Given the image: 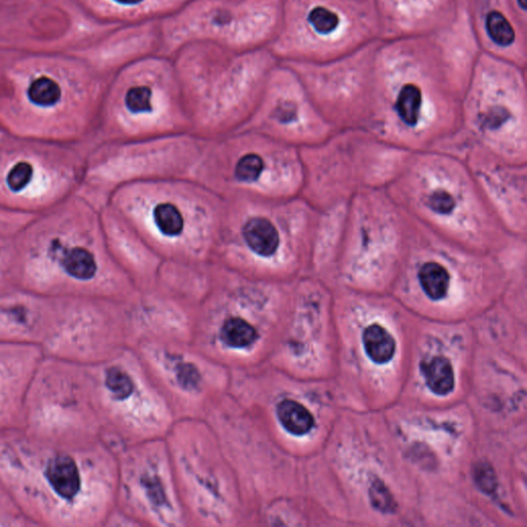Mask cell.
Listing matches in <instances>:
<instances>
[{
    "instance_id": "obj_3",
    "label": "cell",
    "mask_w": 527,
    "mask_h": 527,
    "mask_svg": "<svg viewBox=\"0 0 527 527\" xmlns=\"http://www.w3.org/2000/svg\"><path fill=\"white\" fill-rule=\"evenodd\" d=\"M242 232L250 250L259 256L268 258L277 250L279 236L275 227L267 218H252L246 222Z\"/></svg>"
},
{
    "instance_id": "obj_1",
    "label": "cell",
    "mask_w": 527,
    "mask_h": 527,
    "mask_svg": "<svg viewBox=\"0 0 527 527\" xmlns=\"http://www.w3.org/2000/svg\"><path fill=\"white\" fill-rule=\"evenodd\" d=\"M284 0H188L161 20L160 55L209 42L235 51L269 46L282 22Z\"/></svg>"
},
{
    "instance_id": "obj_20",
    "label": "cell",
    "mask_w": 527,
    "mask_h": 527,
    "mask_svg": "<svg viewBox=\"0 0 527 527\" xmlns=\"http://www.w3.org/2000/svg\"><path fill=\"white\" fill-rule=\"evenodd\" d=\"M494 475L492 469H487V466L483 468H479L476 471V481L478 485L485 492H492L496 488V482H494Z\"/></svg>"
},
{
    "instance_id": "obj_19",
    "label": "cell",
    "mask_w": 527,
    "mask_h": 527,
    "mask_svg": "<svg viewBox=\"0 0 527 527\" xmlns=\"http://www.w3.org/2000/svg\"><path fill=\"white\" fill-rule=\"evenodd\" d=\"M428 206L437 213L448 214L455 206L453 197L445 190H437L428 197Z\"/></svg>"
},
{
    "instance_id": "obj_6",
    "label": "cell",
    "mask_w": 527,
    "mask_h": 527,
    "mask_svg": "<svg viewBox=\"0 0 527 527\" xmlns=\"http://www.w3.org/2000/svg\"><path fill=\"white\" fill-rule=\"evenodd\" d=\"M426 384L432 393L446 396L454 387V373L446 357H435L422 365Z\"/></svg>"
},
{
    "instance_id": "obj_17",
    "label": "cell",
    "mask_w": 527,
    "mask_h": 527,
    "mask_svg": "<svg viewBox=\"0 0 527 527\" xmlns=\"http://www.w3.org/2000/svg\"><path fill=\"white\" fill-rule=\"evenodd\" d=\"M33 177V168L26 162H20L15 165L8 175V185L13 192H20L25 186L29 185Z\"/></svg>"
},
{
    "instance_id": "obj_8",
    "label": "cell",
    "mask_w": 527,
    "mask_h": 527,
    "mask_svg": "<svg viewBox=\"0 0 527 527\" xmlns=\"http://www.w3.org/2000/svg\"><path fill=\"white\" fill-rule=\"evenodd\" d=\"M220 339L225 344L233 348H243L254 342L257 339V332L248 321L239 317H233L222 325Z\"/></svg>"
},
{
    "instance_id": "obj_2",
    "label": "cell",
    "mask_w": 527,
    "mask_h": 527,
    "mask_svg": "<svg viewBox=\"0 0 527 527\" xmlns=\"http://www.w3.org/2000/svg\"><path fill=\"white\" fill-rule=\"evenodd\" d=\"M47 477L56 492L62 498L72 500L81 487L76 464L67 455L54 457L47 469Z\"/></svg>"
},
{
    "instance_id": "obj_11",
    "label": "cell",
    "mask_w": 527,
    "mask_h": 527,
    "mask_svg": "<svg viewBox=\"0 0 527 527\" xmlns=\"http://www.w3.org/2000/svg\"><path fill=\"white\" fill-rule=\"evenodd\" d=\"M154 220L162 234L175 237L184 229V218L179 209L170 203H162L154 209Z\"/></svg>"
},
{
    "instance_id": "obj_14",
    "label": "cell",
    "mask_w": 527,
    "mask_h": 527,
    "mask_svg": "<svg viewBox=\"0 0 527 527\" xmlns=\"http://www.w3.org/2000/svg\"><path fill=\"white\" fill-rule=\"evenodd\" d=\"M486 28L490 38L500 46H509L515 38L513 27L500 12H492L488 15Z\"/></svg>"
},
{
    "instance_id": "obj_9",
    "label": "cell",
    "mask_w": 527,
    "mask_h": 527,
    "mask_svg": "<svg viewBox=\"0 0 527 527\" xmlns=\"http://www.w3.org/2000/svg\"><path fill=\"white\" fill-rule=\"evenodd\" d=\"M422 96L417 86L407 83L400 90L396 100V108L400 119L409 126L419 123L421 115Z\"/></svg>"
},
{
    "instance_id": "obj_15",
    "label": "cell",
    "mask_w": 527,
    "mask_h": 527,
    "mask_svg": "<svg viewBox=\"0 0 527 527\" xmlns=\"http://www.w3.org/2000/svg\"><path fill=\"white\" fill-rule=\"evenodd\" d=\"M106 385L117 400L128 398L133 391L131 379L125 372L117 368H111L107 372Z\"/></svg>"
},
{
    "instance_id": "obj_13",
    "label": "cell",
    "mask_w": 527,
    "mask_h": 527,
    "mask_svg": "<svg viewBox=\"0 0 527 527\" xmlns=\"http://www.w3.org/2000/svg\"><path fill=\"white\" fill-rule=\"evenodd\" d=\"M304 18L305 24L319 35H329L339 25V17L325 6H312Z\"/></svg>"
},
{
    "instance_id": "obj_12",
    "label": "cell",
    "mask_w": 527,
    "mask_h": 527,
    "mask_svg": "<svg viewBox=\"0 0 527 527\" xmlns=\"http://www.w3.org/2000/svg\"><path fill=\"white\" fill-rule=\"evenodd\" d=\"M28 97L32 104L38 106H52L59 102L61 89L52 79L42 76L35 79L28 88Z\"/></svg>"
},
{
    "instance_id": "obj_4",
    "label": "cell",
    "mask_w": 527,
    "mask_h": 527,
    "mask_svg": "<svg viewBox=\"0 0 527 527\" xmlns=\"http://www.w3.org/2000/svg\"><path fill=\"white\" fill-rule=\"evenodd\" d=\"M363 341L368 357L374 363L384 365L395 355V339L382 325H369L364 332Z\"/></svg>"
},
{
    "instance_id": "obj_21",
    "label": "cell",
    "mask_w": 527,
    "mask_h": 527,
    "mask_svg": "<svg viewBox=\"0 0 527 527\" xmlns=\"http://www.w3.org/2000/svg\"><path fill=\"white\" fill-rule=\"evenodd\" d=\"M518 2H519L520 6H521L522 10H526L527 0H518Z\"/></svg>"
},
{
    "instance_id": "obj_16",
    "label": "cell",
    "mask_w": 527,
    "mask_h": 527,
    "mask_svg": "<svg viewBox=\"0 0 527 527\" xmlns=\"http://www.w3.org/2000/svg\"><path fill=\"white\" fill-rule=\"evenodd\" d=\"M263 167L262 159L254 154H250L240 159L235 169V175L239 181L252 183L260 177Z\"/></svg>"
},
{
    "instance_id": "obj_18",
    "label": "cell",
    "mask_w": 527,
    "mask_h": 527,
    "mask_svg": "<svg viewBox=\"0 0 527 527\" xmlns=\"http://www.w3.org/2000/svg\"><path fill=\"white\" fill-rule=\"evenodd\" d=\"M370 498L374 507L380 510L381 512L389 513L395 510V501L393 500V496H391L389 489L385 487L382 482L376 481L373 483L370 490Z\"/></svg>"
},
{
    "instance_id": "obj_7",
    "label": "cell",
    "mask_w": 527,
    "mask_h": 527,
    "mask_svg": "<svg viewBox=\"0 0 527 527\" xmlns=\"http://www.w3.org/2000/svg\"><path fill=\"white\" fill-rule=\"evenodd\" d=\"M422 290L430 299L438 301L446 297L450 286L448 270L436 262L422 265L419 273Z\"/></svg>"
},
{
    "instance_id": "obj_5",
    "label": "cell",
    "mask_w": 527,
    "mask_h": 527,
    "mask_svg": "<svg viewBox=\"0 0 527 527\" xmlns=\"http://www.w3.org/2000/svg\"><path fill=\"white\" fill-rule=\"evenodd\" d=\"M277 416L284 428L295 436H303L311 430L314 419L300 403L284 400L277 406Z\"/></svg>"
},
{
    "instance_id": "obj_10",
    "label": "cell",
    "mask_w": 527,
    "mask_h": 527,
    "mask_svg": "<svg viewBox=\"0 0 527 527\" xmlns=\"http://www.w3.org/2000/svg\"><path fill=\"white\" fill-rule=\"evenodd\" d=\"M62 264L70 275L81 280L93 277L97 270L93 254L81 248L70 250L64 257Z\"/></svg>"
}]
</instances>
